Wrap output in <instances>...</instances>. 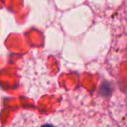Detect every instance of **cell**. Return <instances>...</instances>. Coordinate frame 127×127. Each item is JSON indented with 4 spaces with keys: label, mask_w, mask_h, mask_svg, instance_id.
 Masks as SVG:
<instances>
[{
    "label": "cell",
    "mask_w": 127,
    "mask_h": 127,
    "mask_svg": "<svg viewBox=\"0 0 127 127\" xmlns=\"http://www.w3.org/2000/svg\"><path fill=\"white\" fill-rule=\"evenodd\" d=\"M6 127H59V114L42 117L33 111L23 110Z\"/></svg>",
    "instance_id": "1"
}]
</instances>
